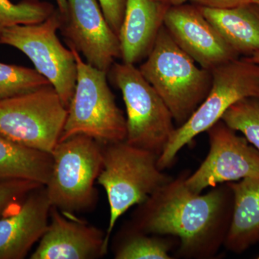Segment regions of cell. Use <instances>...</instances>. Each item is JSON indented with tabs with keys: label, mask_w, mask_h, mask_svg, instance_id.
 Instances as JSON below:
<instances>
[{
	"label": "cell",
	"mask_w": 259,
	"mask_h": 259,
	"mask_svg": "<svg viewBox=\"0 0 259 259\" xmlns=\"http://www.w3.org/2000/svg\"><path fill=\"white\" fill-rule=\"evenodd\" d=\"M52 166L51 153L22 146L0 135V182L30 180L46 186Z\"/></svg>",
	"instance_id": "obj_18"
},
{
	"label": "cell",
	"mask_w": 259,
	"mask_h": 259,
	"mask_svg": "<svg viewBox=\"0 0 259 259\" xmlns=\"http://www.w3.org/2000/svg\"><path fill=\"white\" fill-rule=\"evenodd\" d=\"M192 4L214 10H228L251 3L252 0H190Z\"/></svg>",
	"instance_id": "obj_25"
},
{
	"label": "cell",
	"mask_w": 259,
	"mask_h": 259,
	"mask_svg": "<svg viewBox=\"0 0 259 259\" xmlns=\"http://www.w3.org/2000/svg\"><path fill=\"white\" fill-rule=\"evenodd\" d=\"M50 85V81L36 69L0 62V101Z\"/></svg>",
	"instance_id": "obj_20"
},
{
	"label": "cell",
	"mask_w": 259,
	"mask_h": 259,
	"mask_svg": "<svg viewBox=\"0 0 259 259\" xmlns=\"http://www.w3.org/2000/svg\"><path fill=\"white\" fill-rule=\"evenodd\" d=\"M55 11L52 5L39 0H23L17 4L0 0V35L13 25L41 23Z\"/></svg>",
	"instance_id": "obj_21"
},
{
	"label": "cell",
	"mask_w": 259,
	"mask_h": 259,
	"mask_svg": "<svg viewBox=\"0 0 259 259\" xmlns=\"http://www.w3.org/2000/svg\"><path fill=\"white\" fill-rule=\"evenodd\" d=\"M139 70L166 103L178 127L202 104L212 85L211 71L196 65L164 25Z\"/></svg>",
	"instance_id": "obj_2"
},
{
	"label": "cell",
	"mask_w": 259,
	"mask_h": 259,
	"mask_svg": "<svg viewBox=\"0 0 259 259\" xmlns=\"http://www.w3.org/2000/svg\"><path fill=\"white\" fill-rule=\"evenodd\" d=\"M108 73L125 103L126 142L161 156L176 129L169 109L134 64L115 62Z\"/></svg>",
	"instance_id": "obj_7"
},
{
	"label": "cell",
	"mask_w": 259,
	"mask_h": 259,
	"mask_svg": "<svg viewBox=\"0 0 259 259\" xmlns=\"http://www.w3.org/2000/svg\"><path fill=\"white\" fill-rule=\"evenodd\" d=\"M208 95L183 125L174 131L158 160L162 171L173 165L177 154L194 138L206 132L236 102L246 97L259 98V65L245 57L225 63L211 71Z\"/></svg>",
	"instance_id": "obj_4"
},
{
	"label": "cell",
	"mask_w": 259,
	"mask_h": 259,
	"mask_svg": "<svg viewBox=\"0 0 259 259\" xmlns=\"http://www.w3.org/2000/svg\"><path fill=\"white\" fill-rule=\"evenodd\" d=\"M97 2L107 23L114 32L119 35L127 0H97Z\"/></svg>",
	"instance_id": "obj_24"
},
{
	"label": "cell",
	"mask_w": 259,
	"mask_h": 259,
	"mask_svg": "<svg viewBox=\"0 0 259 259\" xmlns=\"http://www.w3.org/2000/svg\"><path fill=\"white\" fill-rule=\"evenodd\" d=\"M60 25V13L56 10L41 23L5 29L0 35V44L14 47L28 56L68 108L76 88L77 64L73 51L66 49L57 36Z\"/></svg>",
	"instance_id": "obj_9"
},
{
	"label": "cell",
	"mask_w": 259,
	"mask_h": 259,
	"mask_svg": "<svg viewBox=\"0 0 259 259\" xmlns=\"http://www.w3.org/2000/svg\"><path fill=\"white\" fill-rule=\"evenodd\" d=\"M168 8L156 0H127L118 35L124 63L135 65L147 57Z\"/></svg>",
	"instance_id": "obj_15"
},
{
	"label": "cell",
	"mask_w": 259,
	"mask_h": 259,
	"mask_svg": "<svg viewBox=\"0 0 259 259\" xmlns=\"http://www.w3.org/2000/svg\"><path fill=\"white\" fill-rule=\"evenodd\" d=\"M51 207V223L31 259H91L107 253L106 233L87 223L69 220Z\"/></svg>",
	"instance_id": "obj_13"
},
{
	"label": "cell",
	"mask_w": 259,
	"mask_h": 259,
	"mask_svg": "<svg viewBox=\"0 0 259 259\" xmlns=\"http://www.w3.org/2000/svg\"><path fill=\"white\" fill-rule=\"evenodd\" d=\"M56 3H57L58 6L59 8H64L66 3H67V0H56Z\"/></svg>",
	"instance_id": "obj_28"
},
{
	"label": "cell",
	"mask_w": 259,
	"mask_h": 259,
	"mask_svg": "<svg viewBox=\"0 0 259 259\" xmlns=\"http://www.w3.org/2000/svg\"><path fill=\"white\" fill-rule=\"evenodd\" d=\"M206 133L209 150L205 159L186 180L197 193L206 189L245 178L259 179V151L222 120Z\"/></svg>",
	"instance_id": "obj_10"
},
{
	"label": "cell",
	"mask_w": 259,
	"mask_h": 259,
	"mask_svg": "<svg viewBox=\"0 0 259 259\" xmlns=\"http://www.w3.org/2000/svg\"><path fill=\"white\" fill-rule=\"evenodd\" d=\"M67 113L55 89L44 87L0 101V135L22 146L51 153L60 141Z\"/></svg>",
	"instance_id": "obj_8"
},
{
	"label": "cell",
	"mask_w": 259,
	"mask_h": 259,
	"mask_svg": "<svg viewBox=\"0 0 259 259\" xmlns=\"http://www.w3.org/2000/svg\"><path fill=\"white\" fill-rule=\"evenodd\" d=\"M179 240L169 236L148 234L128 224L119 234L116 259H172Z\"/></svg>",
	"instance_id": "obj_19"
},
{
	"label": "cell",
	"mask_w": 259,
	"mask_h": 259,
	"mask_svg": "<svg viewBox=\"0 0 259 259\" xmlns=\"http://www.w3.org/2000/svg\"><path fill=\"white\" fill-rule=\"evenodd\" d=\"M51 155L52 169L45 186L51 206L67 214L91 209L103 162L102 143L76 135L59 141Z\"/></svg>",
	"instance_id": "obj_6"
},
{
	"label": "cell",
	"mask_w": 259,
	"mask_h": 259,
	"mask_svg": "<svg viewBox=\"0 0 259 259\" xmlns=\"http://www.w3.org/2000/svg\"><path fill=\"white\" fill-rule=\"evenodd\" d=\"M102 169L97 181L105 189L110 206L105 233L108 248L117 220L133 206L147 200L174 177L158 168V155L131 146L125 141L102 144Z\"/></svg>",
	"instance_id": "obj_3"
},
{
	"label": "cell",
	"mask_w": 259,
	"mask_h": 259,
	"mask_svg": "<svg viewBox=\"0 0 259 259\" xmlns=\"http://www.w3.org/2000/svg\"><path fill=\"white\" fill-rule=\"evenodd\" d=\"M190 174L181 172L139 204L129 224L148 234L177 238V258H214L231 225L233 191L223 183L197 193L186 184Z\"/></svg>",
	"instance_id": "obj_1"
},
{
	"label": "cell",
	"mask_w": 259,
	"mask_h": 259,
	"mask_svg": "<svg viewBox=\"0 0 259 259\" xmlns=\"http://www.w3.org/2000/svg\"><path fill=\"white\" fill-rule=\"evenodd\" d=\"M163 25L177 45L202 69L211 71L240 57L197 5L168 8Z\"/></svg>",
	"instance_id": "obj_12"
},
{
	"label": "cell",
	"mask_w": 259,
	"mask_h": 259,
	"mask_svg": "<svg viewBox=\"0 0 259 259\" xmlns=\"http://www.w3.org/2000/svg\"><path fill=\"white\" fill-rule=\"evenodd\" d=\"M60 15L59 29L69 47H74L89 64L108 74L115 59L121 58L120 42L97 0H67L66 13Z\"/></svg>",
	"instance_id": "obj_11"
},
{
	"label": "cell",
	"mask_w": 259,
	"mask_h": 259,
	"mask_svg": "<svg viewBox=\"0 0 259 259\" xmlns=\"http://www.w3.org/2000/svg\"><path fill=\"white\" fill-rule=\"evenodd\" d=\"M233 193L231 222L223 247L241 254L259 245V179L228 182Z\"/></svg>",
	"instance_id": "obj_16"
},
{
	"label": "cell",
	"mask_w": 259,
	"mask_h": 259,
	"mask_svg": "<svg viewBox=\"0 0 259 259\" xmlns=\"http://www.w3.org/2000/svg\"><path fill=\"white\" fill-rule=\"evenodd\" d=\"M221 120L239 131L259 151V98L246 97L232 105Z\"/></svg>",
	"instance_id": "obj_22"
},
{
	"label": "cell",
	"mask_w": 259,
	"mask_h": 259,
	"mask_svg": "<svg viewBox=\"0 0 259 259\" xmlns=\"http://www.w3.org/2000/svg\"><path fill=\"white\" fill-rule=\"evenodd\" d=\"M245 58H246V59H248V60L252 61V62L259 65V51H258V52L255 53L254 54H253V55L250 56V57Z\"/></svg>",
	"instance_id": "obj_27"
},
{
	"label": "cell",
	"mask_w": 259,
	"mask_h": 259,
	"mask_svg": "<svg viewBox=\"0 0 259 259\" xmlns=\"http://www.w3.org/2000/svg\"><path fill=\"white\" fill-rule=\"evenodd\" d=\"M158 3L166 5L168 8L171 7L179 6V5H182L186 4L187 1L190 0H156Z\"/></svg>",
	"instance_id": "obj_26"
},
{
	"label": "cell",
	"mask_w": 259,
	"mask_h": 259,
	"mask_svg": "<svg viewBox=\"0 0 259 259\" xmlns=\"http://www.w3.org/2000/svg\"><path fill=\"white\" fill-rule=\"evenodd\" d=\"M200 8L238 56L250 57L259 51V8L253 3L228 10Z\"/></svg>",
	"instance_id": "obj_17"
},
{
	"label": "cell",
	"mask_w": 259,
	"mask_h": 259,
	"mask_svg": "<svg viewBox=\"0 0 259 259\" xmlns=\"http://www.w3.org/2000/svg\"><path fill=\"white\" fill-rule=\"evenodd\" d=\"M251 3H253V4L256 5V6L259 8V0H252Z\"/></svg>",
	"instance_id": "obj_29"
},
{
	"label": "cell",
	"mask_w": 259,
	"mask_h": 259,
	"mask_svg": "<svg viewBox=\"0 0 259 259\" xmlns=\"http://www.w3.org/2000/svg\"><path fill=\"white\" fill-rule=\"evenodd\" d=\"M33 181L15 180L0 182V215L32 191L42 187Z\"/></svg>",
	"instance_id": "obj_23"
},
{
	"label": "cell",
	"mask_w": 259,
	"mask_h": 259,
	"mask_svg": "<svg viewBox=\"0 0 259 259\" xmlns=\"http://www.w3.org/2000/svg\"><path fill=\"white\" fill-rule=\"evenodd\" d=\"M77 79L60 141L84 135L102 144L125 141L126 118L107 81V73L81 59L74 47Z\"/></svg>",
	"instance_id": "obj_5"
},
{
	"label": "cell",
	"mask_w": 259,
	"mask_h": 259,
	"mask_svg": "<svg viewBox=\"0 0 259 259\" xmlns=\"http://www.w3.org/2000/svg\"><path fill=\"white\" fill-rule=\"evenodd\" d=\"M51 207L42 186L29 193L13 214L0 219V259L26 256L47 231Z\"/></svg>",
	"instance_id": "obj_14"
}]
</instances>
